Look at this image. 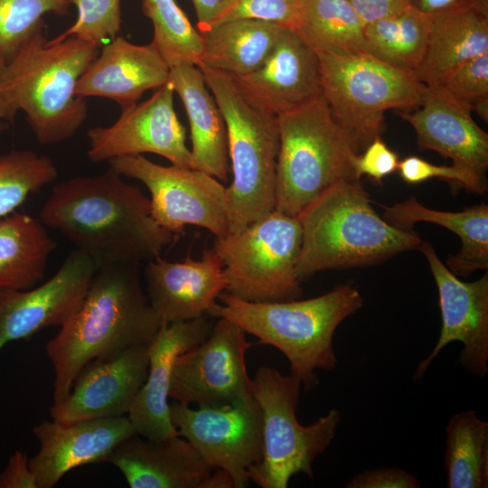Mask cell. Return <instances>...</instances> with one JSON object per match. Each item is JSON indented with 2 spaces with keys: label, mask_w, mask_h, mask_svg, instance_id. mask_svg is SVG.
<instances>
[{
  "label": "cell",
  "mask_w": 488,
  "mask_h": 488,
  "mask_svg": "<svg viewBox=\"0 0 488 488\" xmlns=\"http://www.w3.org/2000/svg\"><path fill=\"white\" fill-rule=\"evenodd\" d=\"M235 323L217 318L210 334L174 362L169 398L185 405L223 407L253 394L246 352L253 344Z\"/></svg>",
  "instance_id": "12"
},
{
  "label": "cell",
  "mask_w": 488,
  "mask_h": 488,
  "mask_svg": "<svg viewBox=\"0 0 488 488\" xmlns=\"http://www.w3.org/2000/svg\"><path fill=\"white\" fill-rule=\"evenodd\" d=\"M198 67L226 124L233 176L226 187L229 233H237L275 210L278 117L247 94L231 75Z\"/></svg>",
  "instance_id": "6"
},
{
  "label": "cell",
  "mask_w": 488,
  "mask_h": 488,
  "mask_svg": "<svg viewBox=\"0 0 488 488\" xmlns=\"http://www.w3.org/2000/svg\"><path fill=\"white\" fill-rule=\"evenodd\" d=\"M399 162L398 154L390 149L380 136H377L361 154L353 157L352 168L358 179L366 175L381 183L383 178L398 170Z\"/></svg>",
  "instance_id": "40"
},
{
  "label": "cell",
  "mask_w": 488,
  "mask_h": 488,
  "mask_svg": "<svg viewBox=\"0 0 488 488\" xmlns=\"http://www.w3.org/2000/svg\"><path fill=\"white\" fill-rule=\"evenodd\" d=\"M58 169L46 155L11 150L0 155V219L15 211L27 198L53 183Z\"/></svg>",
  "instance_id": "34"
},
{
  "label": "cell",
  "mask_w": 488,
  "mask_h": 488,
  "mask_svg": "<svg viewBox=\"0 0 488 488\" xmlns=\"http://www.w3.org/2000/svg\"><path fill=\"white\" fill-rule=\"evenodd\" d=\"M398 171L401 179L410 184L436 177L461 184L466 190L477 194H483L487 190L485 180L465 168L455 164L436 165L416 155L399 160Z\"/></svg>",
  "instance_id": "38"
},
{
  "label": "cell",
  "mask_w": 488,
  "mask_h": 488,
  "mask_svg": "<svg viewBox=\"0 0 488 488\" xmlns=\"http://www.w3.org/2000/svg\"><path fill=\"white\" fill-rule=\"evenodd\" d=\"M214 323L205 314L190 321L163 324L149 344L145 381L127 415L136 434L153 440L178 435L168 403L174 362L179 354L202 342Z\"/></svg>",
  "instance_id": "20"
},
{
  "label": "cell",
  "mask_w": 488,
  "mask_h": 488,
  "mask_svg": "<svg viewBox=\"0 0 488 488\" xmlns=\"http://www.w3.org/2000/svg\"><path fill=\"white\" fill-rule=\"evenodd\" d=\"M277 117L276 211L297 217L337 182L360 180L352 168L358 154L323 95Z\"/></svg>",
  "instance_id": "7"
},
{
  "label": "cell",
  "mask_w": 488,
  "mask_h": 488,
  "mask_svg": "<svg viewBox=\"0 0 488 488\" xmlns=\"http://www.w3.org/2000/svg\"><path fill=\"white\" fill-rule=\"evenodd\" d=\"M99 52L73 36L48 40L42 29L0 63V89L25 114L39 144L65 142L86 121L87 103L76 94V85Z\"/></svg>",
  "instance_id": "4"
},
{
  "label": "cell",
  "mask_w": 488,
  "mask_h": 488,
  "mask_svg": "<svg viewBox=\"0 0 488 488\" xmlns=\"http://www.w3.org/2000/svg\"><path fill=\"white\" fill-rule=\"evenodd\" d=\"M488 52V7L432 15L422 61L415 77L425 86L438 87L471 59Z\"/></svg>",
  "instance_id": "26"
},
{
  "label": "cell",
  "mask_w": 488,
  "mask_h": 488,
  "mask_svg": "<svg viewBox=\"0 0 488 488\" xmlns=\"http://www.w3.org/2000/svg\"><path fill=\"white\" fill-rule=\"evenodd\" d=\"M302 245L296 265L299 281L314 273L374 264L422 242L411 230L381 218L360 180H341L298 216Z\"/></svg>",
  "instance_id": "5"
},
{
  "label": "cell",
  "mask_w": 488,
  "mask_h": 488,
  "mask_svg": "<svg viewBox=\"0 0 488 488\" xmlns=\"http://www.w3.org/2000/svg\"><path fill=\"white\" fill-rule=\"evenodd\" d=\"M170 81L185 108L195 169L227 182L230 170L226 124L201 69L179 62L170 67Z\"/></svg>",
  "instance_id": "25"
},
{
  "label": "cell",
  "mask_w": 488,
  "mask_h": 488,
  "mask_svg": "<svg viewBox=\"0 0 488 488\" xmlns=\"http://www.w3.org/2000/svg\"><path fill=\"white\" fill-rule=\"evenodd\" d=\"M297 9L298 0H235L233 7L221 22L256 19L294 29Z\"/></svg>",
  "instance_id": "39"
},
{
  "label": "cell",
  "mask_w": 488,
  "mask_h": 488,
  "mask_svg": "<svg viewBox=\"0 0 488 488\" xmlns=\"http://www.w3.org/2000/svg\"><path fill=\"white\" fill-rule=\"evenodd\" d=\"M293 30L316 53H366L364 24L348 0H298Z\"/></svg>",
  "instance_id": "30"
},
{
  "label": "cell",
  "mask_w": 488,
  "mask_h": 488,
  "mask_svg": "<svg viewBox=\"0 0 488 488\" xmlns=\"http://www.w3.org/2000/svg\"><path fill=\"white\" fill-rule=\"evenodd\" d=\"M105 463L116 466L131 488H207L215 470L179 435L153 440L135 434L118 444Z\"/></svg>",
  "instance_id": "24"
},
{
  "label": "cell",
  "mask_w": 488,
  "mask_h": 488,
  "mask_svg": "<svg viewBox=\"0 0 488 488\" xmlns=\"http://www.w3.org/2000/svg\"><path fill=\"white\" fill-rule=\"evenodd\" d=\"M302 245L297 217L274 210L237 233L215 238L225 293L254 303L298 299L296 265Z\"/></svg>",
  "instance_id": "10"
},
{
  "label": "cell",
  "mask_w": 488,
  "mask_h": 488,
  "mask_svg": "<svg viewBox=\"0 0 488 488\" xmlns=\"http://www.w3.org/2000/svg\"><path fill=\"white\" fill-rule=\"evenodd\" d=\"M109 167L140 181L149 191L151 215L166 230L178 235L187 225L229 234L226 187L211 174L192 168L161 165L142 155L110 159Z\"/></svg>",
  "instance_id": "11"
},
{
  "label": "cell",
  "mask_w": 488,
  "mask_h": 488,
  "mask_svg": "<svg viewBox=\"0 0 488 488\" xmlns=\"http://www.w3.org/2000/svg\"><path fill=\"white\" fill-rule=\"evenodd\" d=\"M418 108L414 113H399L414 128L418 146L450 158L453 164L486 181L488 135L474 122L472 110L430 87Z\"/></svg>",
  "instance_id": "23"
},
{
  "label": "cell",
  "mask_w": 488,
  "mask_h": 488,
  "mask_svg": "<svg viewBox=\"0 0 488 488\" xmlns=\"http://www.w3.org/2000/svg\"><path fill=\"white\" fill-rule=\"evenodd\" d=\"M219 301L206 314L228 319L256 336L259 344L279 350L305 390L318 384L316 370L336 368L333 345L335 330L363 305L361 294L352 284L305 300L254 303L223 292Z\"/></svg>",
  "instance_id": "3"
},
{
  "label": "cell",
  "mask_w": 488,
  "mask_h": 488,
  "mask_svg": "<svg viewBox=\"0 0 488 488\" xmlns=\"http://www.w3.org/2000/svg\"><path fill=\"white\" fill-rule=\"evenodd\" d=\"M317 55L322 95L357 154L380 136L388 109H414L423 102L427 86L368 53Z\"/></svg>",
  "instance_id": "9"
},
{
  "label": "cell",
  "mask_w": 488,
  "mask_h": 488,
  "mask_svg": "<svg viewBox=\"0 0 488 488\" xmlns=\"http://www.w3.org/2000/svg\"><path fill=\"white\" fill-rule=\"evenodd\" d=\"M77 7L75 23L54 37L62 41L76 37L99 49L118 36L121 27L120 0H71Z\"/></svg>",
  "instance_id": "36"
},
{
  "label": "cell",
  "mask_w": 488,
  "mask_h": 488,
  "mask_svg": "<svg viewBox=\"0 0 488 488\" xmlns=\"http://www.w3.org/2000/svg\"><path fill=\"white\" fill-rule=\"evenodd\" d=\"M347 488H419L418 479L406 470L391 467L361 472L346 483Z\"/></svg>",
  "instance_id": "41"
},
{
  "label": "cell",
  "mask_w": 488,
  "mask_h": 488,
  "mask_svg": "<svg viewBox=\"0 0 488 488\" xmlns=\"http://www.w3.org/2000/svg\"><path fill=\"white\" fill-rule=\"evenodd\" d=\"M432 15L412 6L364 25V51L415 76L427 45Z\"/></svg>",
  "instance_id": "31"
},
{
  "label": "cell",
  "mask_w": 488,
  "mask_h": 488,
  "mask_svg": "<svg viewBox=\"0 0 488 488\" xmlns=\"http://www.w3.org/2000/svg\"><path fill=\"white\" fill-rule=\"evenodd\" d=\"M100 49L77 82L81 98L108 99L124 109L170 81V66L153 42L135 44L118 35Z\"/></svg>",
  "instance_id": "22"
},
{
  "label": "cell",
  "mask_w": 488,
  "mask_h": 488,
  "mask_svg": "<svg viewBox=\"0 0 488 488\" xmlns=\"http://www.w3.org/2000/svg\"><path fill=\"white\" fill-rule=\"evenodd\" d=\"M234 78L247 94L277 116L322 95L319 57L288 27L257 70Z\"/></svg>",
  "instance_id": "21"
},
{
  "label": "cell",
  "mask_w": 488,
  "mask_h": 488,
  "mask_svg": "<svg viewBox=\"0 0 488 488\" xmlns=\"http://www.w3.org/2000/svg\"><path fill=\"white\" fill-rule=\"evenodd\" d=\"M56 246L39 218L14 211L0 219V288L27 289L41 282Z\"/></svg>",
  "instance_id": "29"
},
{
  "label": "cell",
  "mask_w": 488,
  "mask_h": 488,
  "mask_svg": "<svg viewBox=\"0 0 488 488\" xmlns=\"http://www.w3.org/2000/svg\"><path fill=\"white\" fill-rule=\"evenodd\" d=\"M192 2L197 15L198 31H204L220 23L235 4V0H192Z\"/></svg>",
  "instance_id": "44"
},
{
  "label": "cell",
  "mask_w": 488,
  "mask_h": 488,
  "mask_svg": "<svg viewBox=\"0 0 488 488\" xmlns=\"http://www.w3.org/2000/svg\"><path fill=\"white\" fill-rule=\"evenodd\" d=\"M17 111L10 97L0 89V126L3 120L12 121Z\"/></svg>",
  "instance_id": "46"
},
{
  "label": "cell",
  "mask_w": 488,
  "mask_h": 488,
  "mask_svg": "<svg viewBox=\"0 0 488 488\" xmlns=\"http://www.w3.org/2000/svg\"><path fill=\"white\" fill-rule=\"evenodd\" d=\"M142 11L153 24L152 42L170 67L179 62L200 65L202 35L175 0H142Z\"/></svg>",
  "instance_id": "33"
},
{
  "label": "cell",
  "mask_w": 488,
  "mask_h": 488,
  "mask_svg": "<svg viewBox=\"0 0 488 488\" xmlns=\"http://www.w3.org/2000/svg\"><path fill=\"white\" fill-rule=\"evenodd\" d=\"M71 5V0H0V63L44 29L45 14H64Z\"/></svg>",
  "instance_id": "35"
},
{
  "label": "cell",
  "mask_w": 488,
  "mask_h": 488,
  "mask_svg": "<svg viewBox=\"0 0 488 488\" xmlns=\"http://www.w3.org/2000/svg\"><path fill=\"white\" fill-rule=\"evenodd\" d=\"M163 324L143 288L140 265L98 267L79 309L45 345L54 373L52 405L65 399L90 362L149 345Z\"/></svg>",
  "instance_id": "2"
},
{
  "label": "cell",
  "mask_w": 488,
  "mask_h": 488,
  "mask_svg": "<svg viewBox=\"0 0 488 488\" xmlns=\"http://www.w3.org/2000/svg\"><path fill=\"white\" fill-rule=\"evenodd\" d=\"M171 421L215 469L226 471L234 488L249 484L248 471L263 455L262 413L254 394L232 405L211 408L174 401Z\"/></svg>",
  "instance_id": "13"
},
{
  "label": "cell",
  "mask_w": 488,
  "mask_h": 488,
  "mask_svg": "<svg viewBox=\"0 0 488 488\" xmlns=\"http://www.w3.org/2000/svg\"><path fill=\"white\" fill-rule=\"evenodd\" d=\"M383 219L399 228L426 221L443 226L461 239V249L446 259L455 274L467 277L472 272L488 268V206L484 203L467 207L461 211H443L429 209L414 197L384 207Z\"/></svg>",
  "instance_id": "27"
},
{
  "label": "cell",
  "mask_w": 488,
  "mask_h": 488,
  "mask_svg": "<svg viewBox=\"0 0 488 488\" xmlns=\"http://www.w3.org/2000/svg\"><path fill=\"white\" fill-rule=\"evenodd\" d=\"M39 219L62 234L96 267L138 264L160 257L177 235L158 225L150 199L108 168L92 176H75L56 184Z\"/></svg>",
  "instance_id": "1"
},
{
  "label": "cell",
  "mask_w": 488,
  "mask_h": 488,
  "mask_svg": "<svg viewBox=\"0 0 488 488\" xmlns=\"http://www.w3.org/2000/svg\"><path fill=\"white\" fill-rule=\"evenodd\" d=\"M33 433L38 453L29 459L38 488H52L72 469L105 463L108 455L136 432L127 416L75 422L44 420Z\"/></svg>",
  "instance_id": "18"
},
{
  "label": "cell",
  "mask_w": 488,
  "mask_h": 488,
  "mask_svg": "<svg viewBox=\"0 0 488 488\" xmlns=\"http://www.w3.org/2000/svg\"><path fill=\"white\" fill-rule=\"evenodd\" d=\"M448 488L488 487V422L474 410L454 414L446 427Z\"/></svg>",
  "instance_id": "32"
},
{
  "label": "cell",
  "mask_w": 488,
  "mask_h": 488,
  "mask_svg": "<svg viewBox=\"0 0 488 488\" xmlns=\"http://www.w3.org/2000/svg\"><path fill=\"white\" fill-rule=\"evenodd\" d=\"M364 25L410 7L409 0H348Z\"/></svg>",
  "instance_id": "43"
},
{
  "label": "cell",
  "mask_w": 488,
  "mask_h": 488,
  "mask_svg": "<svg viewBox=\"0 0 488 488\" xmlns=\"http://www.w3.org/2000/svg\"><path fill=\"white\" fill-rule=\"evenodd\" d=\"M0 488H38L26 453L15 450L0 472Z\"/></svg>",
  "instance_id": "42"
},
{
  "label": "cell",
  "mask_w": 488,
  "mask_h": 488,
  "mask_svg": "<svg viewBox=\"0 0 488 488\" xmlns=\"http://www.w3.org/2000/svg\"><path fill=\"white\" fill-rule=\"evenodd\" d=\"M262 413L263 455L248 471L261 488H286L297 474L313 477V463L331 445L342 421L337 408L303 426L296 417L302 383L295 375L262 366L252 379Z\"/></svg>",
  "instance_id": "8"
},
{
  "label": "cell",
  "mask_w": 488,
  "mask_h": 488,
  "mask_svg": "<svg viewBox=\"0 0 488 488\" xmlns=\"http://www.w3.org/2000/svg\"><path fill=\"white\" fill-rule=\"evenodd\" d=\"M436 88L473 111L488 99V52L461 65Z\"/></svg>",
  "instance_id": "37"
},
{
  "label": "cell",
  "mask_w": 488,
  "mask_h": 488,
  "mask_svg": "<svg viewBox=\"0 0 488 488\" xmlns=\"http://www.w3.org/2000/svg\"><path fill=\"white\" fill-rule=\"evenodd\" d=\"M418 249L426 257L438 291L441 330L429 354L418 363L413 379L419 380L430 363L452 342L463 348L458 363L470 374L488 372V274L472 282L460 280L438 258L428 242Z\"/></svg>",
  "instance_id": "15"
},
{
  "label": "cell",
  "mask_w": 488,
  "mask_h": 488,
  "mask_svg": "<svg viewBox=\"0 0 488 488\" xmlns=\"http://www.w3.org/2000/svg\"><path fill=\"white\" fill-rule=\"evenodd\" d=\"M410 5L429 15L474 7H488V0H409Z\"/></svg>",
  "instance_id": "45"
},
{
  "label": "cell",
  "mask_w": 488,
  "mask_h": 488,
  "mask_svg": "<svg viewBox=\"0 0 488 488\" xmlns=\"http://www.w3.org/2000/svg\"><path fill=\"white\" fill-rule=\"evenodd\" d=\"M174 89L164 84L146 100L122 109L109 126L88 130V157L93 163L124 155L155 154L172 164L195 169L185 129L174 106Z\"/></svg>",
  "instance_id": "14"
},
{
  "label": "cell",
  "mask_w": 488,
  "mask_h": 488,
  "mask_svg": "<svg viewBox=\"0 0 488 488\" xmlns=\"http://www.w3.org/2000/svg\"><path fill=\"white\" fill-rule=\"evenodd\" d=\"M97 270L73 250L47 281L27 289L0 288V351L51 326H61L80 306Z\"/></svg>",
  "instance_id": "16"
},
{
  "label": "cell",
  "mask_w": 488,
  "mask_h": 488,
  "mask_svg": "<svg viewBox=\"0 0 488 488\" xmlns=\"http://www.w3.org/2000/svg\"><path fill=\"white\" fill-rule=\"evenodd\" d=\"M144 277L148 300L164 324L205 315L227 286L222 263L212 248L199 259L187 255L183 261L161 257L149 260Z\"/></svg>",
  "instance_id": "19"
},
{
  "label": "cell",
  "mask_w": 488,
  "mask_h": 488,
  "mask_svg": "<svg viewBox=\"0 0 488 488\" xmlns=\"http://www.w3.org/2000/svg\"><path fill=\"white\" fill-rule=\"evenodd\" d=\"M285 27L261 20L237 19L199 31L202 38L200 65L236 78L247 75L264 62Z\"/></svg>",
  "instance_id": "28"
},
{
  "label": "cell",
  "mask_w": 488,
  "mask_h": 488,
  "mask_svg": "<svg viewBox=\"0 0 488 488\" xmlns=\"http://www.w3.org/2000/svg\"><path fill=\"white\" fill-rule=\"evenodd\" d=\"M149 345L127 348L87 365L63 401L52 405L51 418L75 422L126 416L145 381Z\"/></svg>",
  "instance_id": "17"
}]
</instances>
